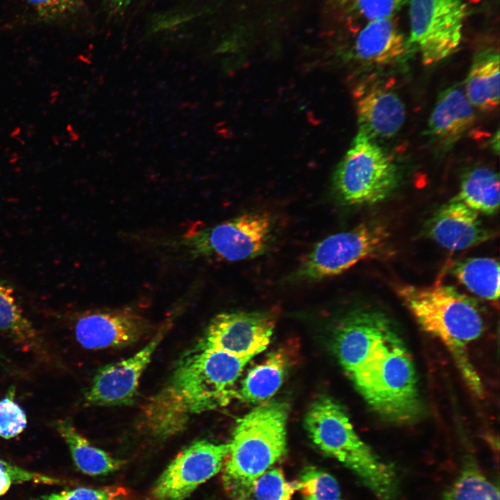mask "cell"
Wrapping results in <instances>:
<instances>
[{"mask_svg":"<svg viewBox=\"0 0 500 500\" xmlns=\"http://www.w3.org/2000/svg\"><path fill=\"white\" fill-rule=\"evenodd\" d=\"M466 15L462 0H410L409 42L424 65L442 61L458 49Z\"/></svg>","mask_w":500,"mask_h":500,"instance_id":"obj_9","label":"cell"},{"mask_svg":"<svg viewBox=\"0 0 500 500\" xmlns=\"http://www.w3.org/2000/svg\"><path fill=\"white\" fill-rule=\"evenodd\" d=\"M14 390L0 400V436L10 439L22 433L27 424L26 416L23 409L14 399Z\"/></svg>","mask_w":500,"mask_h":500,"instance_id":"obj_29","label":"cell"},{"mask_svg":"<svg viewBox=\"0 0 500 500\" xmlns=\"http://www.w3.org/2000/svg\"><path fill=\"white\" fill-rule=\"evenodd\" d=\"M289 365V356L283 350L270 353L249 372L236 397L251 403L269 399L281 387Z\"/></svg>","mask_w":500,"mask_h":500,"instance_id":"obj_19","label":"cell"},{"mask_svg":"<svg viewBox=\"0 0 500 500\" xmlns=\"http://www.w3.org/2000/svg\"><path fill=\"white\" fill-rule=\"evenodd\" d=\"M397 292L421 327L450 351L468 388L481 395L482 382L468 353L469 345L484 328L477 303L456 288L442 284L404 285L399 286Z\"/></svg>","mask_w":500,"mask_h":500,"instance_id":"obj_3","label":"cell"},{"mask_svg":"<svg viewBox=\"0 0 500 500\" xmlns=\"http://www.w3.org/2000/svg\"><path fill=\"white\" fill-rule=\"evenodd\" d=\"M27 482L49 485L61 483L58 478L27 470L0 458V497L8 491L12 484Z\"/></svg>","mask_w":500,"mask_h":500,"instance_id":"obj_28","label":"cell"},{"mask_svg":"<svg viewBox=\"0 0 500 500\" xmlns=\"http://www.w3.org/2000/svg\"><path fill=\"white\" fill-rule=\"evenodd\" d=\"M306 430L324 453L353 472L378 500H396L399 477L358 435L343 408L323 397L312 403L305 418Z\"/></svg>","mask_w":500,"mask_h":500,"instance_id":"obj_5","label":"cell"},{"mask_svg":"<svg viewBox=\"0 0 500 500\" xmlns=\"http://www.w3.org/2000/svg\"><path fill=\"white\" fill-rule=\"evenodd\" d=\"M409 43L392 17L369 21L356 38L353 53L365 63L390 64L406 54Z\"/></svg>","mask_w":500,"mask_h":500,"instance_id":"obj_16","label":"cell"},{"mask_svg":"<svg viewBox=\"0 0 500 500\" xmlns=\"http://www.w3.org/2000/svg\"><path fill=\"white\" fill-rule=\"evenodd\" d=\"M149 323L131 308L95 310L78 317L74 334L87 349L122 347L136 342L149 331Z\"/></svg>","mask_w":500,"mask_h":500,"instance_id":"obj_13","label":"cell"},{"mask_svg":"<svg viewBox=\"0 0 500 500\" xmlns=\"http://www.w3.org/2000/svg\"><path fill=\"white\" fill-rule=\"evenodd\" d=\"M389 238L378 223L367 222L318 242L288 278L289 282L316 281L338 275L358 262L377 256Z\"/></svg>","mask_w":500,"mask_h":500,"instance_id":"obj_7","label":"cell"},{"mask_svg":"<svg viewBox=\"0 0 500 500\" xmlns=\"http://www.w3.org/2000/svg\"><path fill=\"white\" fill-rule=\"evenodd\" d=\"M426 231L437 244L451 251L468 249L492 237L482 224L478 213L456 197L429 219Z\"/></svg>","mask_w":500,"mask_h":500,"instance_id":"obj_14","label":"cell"},{"mask_svg":"<svg viewBox=\"0 0 500 500\" xmlns=\"http://www.w3.org/2000/svg\"><path fill=\"white\" fill-rule=\"evenodd\" d=\"M55 427L67 444L74 464L84 474L104 475L119 469L122 462L97 448L83 436L68 419H58Z\"/></svg>","mask_w":500,"mask_h":500,"instance_id":"obj_20","label":"cell"},{"mask_svg":"<svg viewBox=\"0 0 500 500\" xmlns=\"http://www.w3.org/2000/svg\"><path fill=\"white\" fill-rule=\"evenodd\" d=\"M394 161L372 139L358 131L333 174V189L349 206H369L388 199L397 188Z\"/></svg>","mask_w":500,"mask_h":500,"instance_id":"obj_6","label":"cell"},{"mask_svg":"<svg viewBox=\"0 0 500 500\" xmlns=\"http://www.w3.org/2000/svg\"><path fill=\"white\" fill-rule=\"evenodd\" d=\"M251 359L197 346L147 402L144 427L156 437L169 438L181 432L194 415L226 406L236 397L233 386Z\"/></svg>","mask_w":500,"mask_h":500,"instance_id":"obj_2","label":"cell"},{"mask_svg":"<svg viewBox=\"0 0 500 500\" xmlns=\"http://www.w3.org/2000/svg\"><path fill=\"white\" fill-rule=\"evenodd\" d=\"M36 19L42 22H60L74 14L82 0H25Z\"/></svg>","mask_w":500,"mask_h":500,"instance_id":"obj_27","label":"cell"},{"mask_svg":"<svg viewBox=\"0 0 500 500\" xmlns=\"http://www.w3.org/2000/svg\"><path fill=\"white\" fill-rule=\"evenodd\" d=\"M128 491L122 487L77 488L42 497L40 500H128Z\"/></svg>","mask_w":500,"mask_h":500,"instance_id":"obj_30","label":"cell"},{"mask_svg":"<svg viewBox=\"0 0 500 500\" xmlns=\"http://www.w3.org/2000/svg\"><path fill=\"white\" fill-rule=\"evenodd\" d=\"M474 120V107L464 90L453 86L440 94L428 119V132L440 142L451 144L472 127Z\"/></svg>","mask_w":500,"mask_h":500,"instance_id":"obj_17","label":"cell"},{"mask_svg":"<svg viewBox=\"0 0 500 500\" xmlns=\"http://www.w3.org/2000/svg\"><path fill=\"white\" fill-rule=\"evenodd\" d=\"M491 147L492 149L497 152V153H499V130H497V133L494 134V135L491 139L490 142Z\"/></svg>","mask_w":500,"mask_h":500,"instance_id":"obj_32","label":"cell"},{"mask_svg":"<svg viewBox=\"0 0 500 500\" xmlns=\"http://www.w3.org/2000/svg\"><path fill=\"white\" fill-rule=\"evenodd\" d=\"M0 331L28 352H44L42 340L17 302L13 288L0 278Z\"/></svg>","mask_w":500,"mask_h":500,"instance_id":"obj_21","label":"cell"},{"mask_svg":"<svg viewBox=\"0 0 500 500\" xmlns=\"http://www.w3.org/2000/svg\"><path fill=\"white\" fill-rule=\"evenodd\" d=\"M356 113L358 131L374 140L394 136L406 119L405 106L399 96L379 86L371 87L359 95Z\"/></svg>","mask_w":500,"mask_h":500,"instance_id":"obj_15","label":"cell"},{"mask_svg":"<svg viewBox=\"0 0 500 500\" xmlns=\"http://www.w3.org/2000/svg\"><path fill=\"white\" fill-rule=\"evenodd\" d=\"M167 328L160 329L151 340L133 356L101 368L96 374L85 399L90 405L119 406L133 403L140 378L162 340Z\"/></svg>","mask_w":500,"mask_h":500,"instance_id":"obj_12","label":"cell"},{"mask_svg":"<svg viewBox=\"0 0 500 500\" xmlns=\"http://www.w3.org/2000/svg\"><path fill=\"white\" fill-rule=\"evenodd\" d=\"M288 416L285 403L272 401L240 419L222 467L232 500H251L256 480L285 454Z\"/></svg>","mask_w":500,"mask_h":500,"instance_id":"obj_4","label":"cell"},{"mask_svg":"<svg viewBox=\"0 0 500 500\" xmlns=\"http://www.w3.org/2000/svg\"><path fill=\"white\" fill-rule=\"evenodd\" d=\"M442 500H499V490L487 478L477 464L469 459L444 492Z\"/></svg>","mask_w":500,"mask_h":500,"instance_id":"obj_24","label":"cell"},{"mask_svg":"<svg viewBox=\"0 0 500 500\" xmlns=\"http://www.w3.org/2000/svg\"><path fill=\"white\" fill-rule=\"evenodd\" d=\"M274 320L267 312H228L214 317L199 346L253 358L270 342Z\"/></svg>","mask_w":500,"mask_h":500,"instance_id":"obj_11","label":"cell"},{"mask_svg":"<svg viewBox=\"0 0 500 500\" xmlns=\"http://www.w3.org/2000/svg\"><path fill=\"white\" fill-rule=\"evenodd\" d=\"M452 272L457 280L472 293L486 300L499 301V264L496 259L467 258L457 263Z\"/></svg>","mask_w":500,"mask_h":500,"instance_id":"obj_23","label":"cell"},{"mask_svg":"<svg viewBox=\"0 0 500 500\" xmlns=\"http://www.w3.org/2000/svg\"><path fill=\"white\" fill-rule=\"evenodd\" d=\"M334 339L341 365L374 411L398 423L421 416L415 365L388 316L371 309L353 310L340 321Z\"/></svg>","mask_w":500,"mask_h":500,"instance_id":"obj_1","label":"cell"},{"mask_svg":"<svg viewBox=\"0 0 500 500\" xmlns=\"http://www.w3.org/2000/svg\"><path fill=\"white\" fill-rule=\"evenodd\" d=\"M408 0H355L358 13L367 22L392 18Z\"/></svg>","mask_w":500,"mask_h":500,"instance_id":"obj_31","label":"cell"},{"mask_svg":"<svg viewBox=\"0 0 500 500\" xmlns=\"http://www.w3.org/2000/svg\"><path fill=\"white\" fill-rule=\"evenodd\" d=\"M351 0H329L334 6H342L348 3Z\"/></svg>","mask_w":500,"mask_h":500,"instance_id":"obj_33","label":"cell"},{"mask_svg":"<svg viewBox=\"0 0 500 500\" xmlns=\"http://www.w3.org/2000/svg\"><path fill=\"white\" fill-rule=\"evenodd\" d=\"M273 226L267 213L247 212L190 234L183 244L197 257L248 260L267 251L272 241Z\"/></svg>","mask_w":500,"mask_h":500,"instance_id":"obj_8","label":"cell"},{"mask_svg":"<svg viewBox=\"0 0 500 500\" xmlns=\"http://www.w3.org/2000/svg\"><path fill=\"white\" fill-rule=\"evenodd\" d=\"M500 60L498 51L488 49L473 59L465 81V94L476 108L492 110L499 103Z\"/></svg>","mask_w":500,"mask_h":500,"instance_id":"obj_18","label":"cell"},{"mask_svg":"<svg viewBox=\"0 0 500 500\" xmlns=\"http://www.w3.org/2000/svg\"><path fill=\"white\" fill-rule=\"evenodd\" d=\"M129 0H111L112 3L118 6H122L128 3Z\"/></svg>","mask_w":500,"mask_h":500,"instance_id":"obj_34","label":"cell"},{"mask_svg":"<svg viewBox=\"0 0 500 500\" xmlns=\"http://www.w3.org/2000/svg\"><path fill=\"white\" fill-rule=\"evenodd\" d=\"M229 444L196 441L168 465L151 490L154 500H185L201 484L217 474Z\"/></svg>","mask_w":500,"mask_h":500,"instance_id":"obj_10","label":"cell"},{"mask_svg":"<svg viewBox=\"0 0 500 500\" xmlns=\"http://www.w3.org/2000/svg\"><path fill=\"white\" fill-rule=\"evenodd\" d=\"M296 485L303 500H340V489L336 479L317 467H306Z\"/></svg>","mask_w":500,"mask_h":500,"instance_id":"obj_25","label":"cell"},{"mask_svg":"<svg viewBox=\"0 0 500 500\" xmlns=\"http://www.w3.org/2000/svg\"><path fill=\"white\" fill-rule=\"evenodd\" d=\"M1 353H0V359H1Z\"/></svg>","mask_w":500,"mask_h":500,"instance_id":"obj_35","label":"cell"},{"mask_svg":"<svg viewBox=\"0 0 500 500\" xmlns=\"http://www.w3.org/2000/svg\"><path fill=\"white\" fill-rule=\"evenodd\" d=\"M296 482H288L279 468L266 471L255 482L253 495L256 500H292Z\"/></svg>","mask_w":500,"mask_h":500,"instance_id":"obj_26","label":"cell"},{"mask_svg":"<svg viewBox=\"0 0 500 500\" xmlns=\"http://www.w3.org/2000/svg\"><path fill=\"white\" fill-rule=\"evenodd\" d=\"M499 174L476 167L465 174L456 197L478 213L494 215L499 210Z\"/></svg>","mask_w":500,"mask_h":500,"instance_id":"obj_22","label":"cell"}]
</instances>
